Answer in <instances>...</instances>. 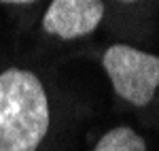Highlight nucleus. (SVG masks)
<instances>
[{
  "mask_svg": "<svg viewBox=\"0 0 159 151\" xmlns=\"http://www.w3.org/2000/svg\"><path fill=\"white\" fill-rule=\"evenodd\" d=\"M0 2H9V4H30V2H36V0H0Z\"/></svg>",
  "mask_w": 159,
  "mask_h": 151,
  "instance_id": "nucleus-5",
  "label": "nucleus"
},
{
  "mask_svg": "<svg viewBox=\"0 0 159 151\" xmlns=\"http://www.w3.org/2000/svg\"><path fill=\"white\" fill-rule=\"evenodd\" d=\"M115 94L134 106H147L159 87V58L132 45H110L102 55Z\"/></svg>",
  "mask_w": 159,
  "mask_h": 151,
  "instance_id": "nucleus-2",
  "label": "nucleus"
},
{
  "mask_svg": "<svg viewBox=\"0 0 159 151\" xmlns=\"http://www.w3.org/2000/svg\"><path fill=\"white\" fill-rule=\"evenodd\" d=\"M93 151H147V143L129 126H117L98 140Z\"/></svg>",
  "mask_w": 159,
  "mask_h": 151,
  "instance_id": "nucleus-4",
  "label": "nucleus"
},
{
  "mask_svg": "<svg viewBox=\"0 0 159 151\" xmlns=\"http://www.w3.org/2000/svg\"><path fill=\"white\" fill-rule=\"evenodd\" d=\"M102 19V0H53L43 15V30L64 40H74L91 34Z\"/></svg>",
  "mask_w": 159,
  "mask_h": 151,
  "instance_id": "nucleus-3",
  "label": "nucleus"
},
{
  "mask_svg": "<svg viewBox=\"0 0 159 151\" xmlns=\"http://www.w3.org/2000/svg\"><path fill=\"white\" fill-rule=\"evenodd\" d=\"M49 98L24 68L0 73V151H36L49 132Z\"/></svg>",
  "mask_w": 159,
  "mask_h": 151,
  "instance_id": "nucleus-1",
  "label": "nucleus"
},
{
  "mask_svg": "<svg viewBox=\"0 0 159 151\" xmlns=\"http://www.w3.org/2000/svg\"><path fill=\"white\" fill-rule=\"evenodd\" d=\"M123 2H134V0H123Z\"/></svg>",
  "mask_w": 159,
  "mask_h": 151,
  "instance_id": "nucleus-6",
  "label": "nucleus"
}]
</instances>
